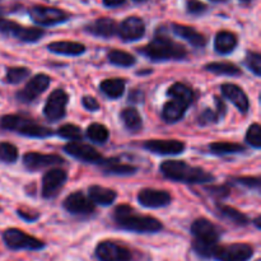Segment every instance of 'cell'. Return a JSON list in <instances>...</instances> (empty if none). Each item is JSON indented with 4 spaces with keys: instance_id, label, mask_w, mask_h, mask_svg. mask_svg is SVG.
Instances as JSON below:
<instances>
[{
    "instance_id": "obj_1",
    "label": "cell",
    "mask_w": 261,
    "mask_h": 261,
    "mask_svg": "<svg viewBox=\"0 0 261 261\" xmlns=\"http://www.w3.org/2000/svg\"><path fill=\"white\" fill-rule=\"evenodd\" d=\"M114 221L121 229L135 233H157L162 231L163 224L150 216L135 213L130 205H119L114 212Z\"/></svg>"
},
{
    "instance_id": "obj_2",
    "label": "cell",
    "mask_w": 261,
    "mask_h": 261,
    "mask_svg": "<svg viewBox=\"0 0 261 261\" xmlns=\"http://www.w3.org/2000/svg\"><path fill=\"white\" fill-rule=\"evenodd\" d=\"M193 234V249L198 256L203 259H212L213 251L219 245L221 231L216 224L206 218H199L191 224Z\"/></svg>"
},
{
    "instance_id": "obj_3",
    "label": "cell",
    "mask_w": 261,
    "mask_h": 261,
    "mask_svg": "<svg viewBox=\"0 0 261 261\" xmlns=\"http://www.w3.org/2000/svg\"><path fill=\"white\" fill-rule=\"evenodd\" d=\"M161 172L168 180L184 184H206L214 180L213 175L199 167H193L184 161H166L161 165Z\"/></svg>"
},
{
    "instance_id": "obj_4",
    "label": "cell",
    "mask_w": 261,
    "mask_h": 261,
    "mask_svg": "<svg viewBox=\"0 0 261 261\" xmlns=\"http://www.w3.org/2000/svg\"><path fill=\"white\" fill-rule=\"evenodd\" d=\"M139 53L153 61L182 60L188 55V51L181 43L162 35L155 36L152 42L139 48Z\"/></svg>"
},
{
    "instance_id": "obj_5",
    "label": "cell",
    "mask_w": 261,
    "mask_h": 261,
    "mask_svg": "<svg viewBox=\"0 0 261 261\" xmlns=\"http://www.w3.org/2000/svg\"><path fill=\"white\" fill-rule=\"evenodd\" d=\"M0 126L5 130L15 132L20 135L30 138H47L53 135V132L48 127L36 124L32 120L17 116V115H7L0 120Z\"/></svg>"
},
{
    "instance_id": "obj_6",
    "label": "cell",
    "mask_w": 261,
    "mask_h": 261,
    "mask_svg": "<svg viewBox=\"0 0 261 261\" xmlns=\"http://www.w3.org/2000/svg\"><path fill=\"white\" fill-rule=\"evenodd\" d=\"M3 241L8 249L14 250V251H19V250L38 251L46 247L45 242L17 228H9L3 232Z\"/></svg>"
},
{
    "instance_id": "obj_7",
    "label": "cell",
    "mask_w": 261,
    "mask_h": 261,
    "mask_svg": "<svg viewBox=\"0 0 261 261\" xmlns=\"http://www.w3.org/2000/svg\"><path fill=\"white\" fill-rule=\"evenodd\" d=\"M254 256V247L249 244L218 245L212 259L216 261H249Z\"/></svg>"
},
{
    "instance_id": "obj_8",
    "label": "cell",
    "mask_w": 261,
    "mask_h": 261,
    "mask_svg": "<svg viewBox=\"0 0 261 261\" xmlns=\"http://www.w3.org/2000/svg\"><path fill=\"white\" fill-rule=\"evenodd\" d=\"M98 261H134V255L130 249L114 241H101L94 250Z\"/></svg>"
},
{
    "instance_id": "obj_9",
    "label": "cell",
    "mask_w": 261,
    "mask_h": 261,
    "mask_svg": "<svg viewBox=\"0 0 261 261\" xmlns=\"http://www.w3.org/2000/svg\"><path fill=\"white\" fill-rule=\"evenodd\" d=\"M0 32L12 36L17 40L23 41V42H36L45 35V32L41 28L23 27V25L13 22V20L3 19V18H0Z\"/></svg>"
},
{
    "instance_id": "obj_10",
    "label": "cell",
    "mask_w": 261,
    "mask_h": 261,
    "mask_svg": "<svg viewBox=\"0 0 261 261\" xmlns=\"http://www.w3.org/2000/svg\"><path fill=\"white\" fill-rule=\"evenodd\" d=\"M68 94L64 89H55L51 92L43 107V115L50 121H58L65 116V106L68 103Z\"/></svg>"
},
{
    "instance_id": "obj_11",
    "label": "cell",
    "mask_w": 261,
    "mask_h": 261,
    "mask_svg": "<svg viewBox=\"0 0 261 261\" xmlns=\"http://www.w3.org/2000/svg\"><path fill=\"white\" fill-rule=\"evenodd\" d=\"M30 17L40 25H54L63 23L68 19V14L64 10L50 7H33L30 9Z\"/></svg>"
},
{
    "instance_id": "obj_12",
    "label": "cell",
    "mask_w": 261,
    "mask_h": 261,
    "mask_svg": "<svg viewBox=\"0 0 261 261\" xmlns=\"http://www.w3.org/2000/svg\"><path fill=\"white\" fill-rule=\"evenodd\" d=\"M50 83V76L46 75V74H37L30 79V82L25 84L22 91L18 92L17 98L23 103H30L33 99L37 98L40 94H42L48 88Z\"/></svg>"
},
{
    "instance_id": "obj_13",
    "label": "cell",
    "mask_w": 261,
    "mask_h": 261,
    "mask_svg": "<svg viewBox=\"0 0 261 261\" xmlns=\"http://www.w3.org/2000/svg\"><path fill=\"white\" fill-rule=\"evenodd\" d=\"M64 209L76 216H88L94 212V204L81 191H75L68 195L63 203Z\"/></svg>"
},
{
    "instance_id": "obj_14",
    "label": "cell",
    "mask_w": 261,
    "mask_h": 261,
    "mask_svg": "<svg viewBox=\"0 0 261 261\" xmlns=\"http://www.w3.org/2000/svg\"><path fill=\"white\" fill-rule=\"evenodd\" d=\"M66 172L60 168H53L43 175L42 196L45 199L54 198L66 181Z\"/></svg>"
},
{
    "instance_id": "obj_15",
    "label": "cell",
    "mask_w": 261,
    "mask_h": 261,
    "mask_svg": "<svg viewBox=\"0 0 261 261\" xmlns=\"http://www.w3.org/2000/svg\"><path fill=\"white\" fill-rule=\"evenodd\" d=\"M23 163L30 171H38L51 166L63 165L64 160L56 154H42V153L28 152L23 157Z\"/></svg>"
},
{
    "instance_id": "obj_16",
    "label": "cell",
    "mask_w": 261,
    "mask_h": 261,
    "mask_svg": "<svg viewBox=\"0 0 261 261\" xmlns=\"http://www.w3.org/2000/svg\"><path fill=\"white\" fill-rule=\"evenodd\" d=\"M172 200L170 193L155 189H143L138 194V201L145 208H163L167 206Z\"/></svg>"
},
{
    "instance_id": "obj_17",
    "label": "cell",
    "mask_w": 261,
    "mask_h": 261,
    "mask_svg": "<svg viewBox=\"0 0 261 261\" xmlns=\"http://www.w3.org/2000/svg\"><path fill=\"white\" fill-rule=\"evenodd\" d=\"M143 147L149 152L161 155H175L180 154L185 149V144L180 140H167V139H153L144 142Z\"/></svg>"
},
{
    "instance_id": "obj_18",
    "label": "cell",
    "mask_w": 261,
    "mask_h": 261,
    "mask_svg": "<svg viewBox=\"0 0 261 261\" xmlns=\"http://www.w3.org/2000/svg\"><path fill=\"white\" fill-rule=\"evenodd\" d=\"M64 150L68 153L71 157L76 158V160H81L83 162H89V163H101L105 160L98 152H97L94 148H92L91 145L83 144V143L79 142H73L69 143L64 147Z\"/></svg>"
},
{
    "instance_id": "obj_19",
    "label": "cell",
    "mask_w": 261,
    "mask_h": 261,
    "mask_svg": "<svg viewBox=\"0 0 261 261\" xmlns=\"http://www.w3.org/2000/svg\"><path fill=\"white\" fill-rule=\"evenodd\" d=\"M117 33L124 41H137L145 33V24L142 18L129 17L120 24Z\"/></svg>"
},
{
    "instance_id": "obj_20",
    "label": "cell",
    "mask_w": 261,
    "mask_h": 261,
    "mask_svg": "<svg viewBox=\"0 0 261 261\" xmlns=\"http://www.w3.org/2000/svg\"><path fill=\"white\" fill-rule=\"evenodd\" d=\"M222 93L223 96L226 97L227 99L232 102L237 109L240 110L241 112L246 114L247 110L250 107V102L249 98H247L246 93L244 92V89L240 88L239 86L236 84H231V83H226L221 87Z\"/></svg>"
},
{
    "instance_id": "obj_21",
    "label": "cell",
    "mask_w": 261,
    "mask_h": 261,
    "mask_svg": "<svg viewBox=\"0 0 261 261\" xmlns=\"http://www.w3.org/2000/svg\"><path fill=\"white\" fill-rule=\"evenodd\" d=\"M117 23L111 18H99L87 27V31L97 37L110 38L117 33Z\"/></svg>"
},
{
    "instance_id": "obj_22",
    "label": "cell",
    "mask_w": 261,
    "mask_h": 261,
    "mask_svg": "<svg viewBox=\"0 0 261 261\" xmlns=\"http://www.w3.org/2000/svg\"><path fill=\"white\" fill-rule=\"evenodd\" d=\"M171 27H172L171 30L173 31V33H175L176 36L186 40L190 45H193L194 47H204V46L206 45V38L204 37L201 33H199L198 31L194 30L193 27L176 24V23H173Z\"/></svg>"
},
{
    "instance_id": "obj_23",
    "label": "cell",
    "mask_w": 261,
    "mask_h": 261,
    "mask_svg": "<svg viewBox=\"0 0 261 261\" xmlns=\"http://www.w3.org/2000/svg\"><path fill=\"white\" fill-rule=\"evenodd\" d=\"M189 107V105H186L185 102L178 101V99L172 98L171 101H168L165 105L162 110V117L166 122L168 124H172V122H177L178 120H181L185 115L186 109Z\"/></svg>"
},
{
    "instance_id": "obj_24",
    "label": "cell",
    "mask_w": 261,
    "mask_h": 261,
    "mask_svg": "<svg viewBox=\"0 0 261 261\" xmlns=\"http://www.w3.org/2000/svg\"><path fill=\"white\" fill-rule=\"evenodd\" d=\"M47 48L51 53L60 54V55L78 56L86 53V46L79 42H71V41H56L47 45Z\"/></svg>"
},
{
    "instance_id": "obj_25",
    "label": "cell",
    "mask_w": 261,
    "mask_h": 261,
    "mask_svg": "<svg viewBox=\"0 0 261 261\" xmlns=\"http://www.w3.org/2000/svg\"><path fill=\"white\" fill-rule=\"evenodd\" d=\"M236 46L237 37L234 33L229 32V31H221L217 33L216 40H214V47H216L217 53L227 55V54H231L236 48Z\"/></svg>"
},
{
    "instance_id": "obj_26",
    "label": "cell",
    "mask_w": 261,
    "mask_h": 261,
    "mask_svg": "<svg viewBox=\"0 0 261 261\" xmlns=\"http://www.w3.org/2000/svg\"><path fill=\"white\" fill-rule=\"evenodd\" d=\"M88 195H89V199H91L93 203L98 204V205L107 206V205H111V204L114 203L117 194L115 193L114 190H111V189L94 185L88 189Z\"/></svg>"
},
{
    "instance_id": "obj_27",
    "label": "cell",
    "mask_w": 261,
    "mask_h": 261,
    "mask_svg": "<svg viewBox=\"0 0 261 261\" xmlns=\"http://www.w3.org/2000/svg\"><path fill=\"white\" fill-rule=\"evenodd\" d=\"M99 165L102 166L103 171H106L110 175H119V176H127L133 175L138 171L137 167L130 165H124L119 160H103Z\"/></svg>"
},
{
    "instance_id": "obj_28",
    "label": "cell",
    "mask_w": 261,
    "mask_h": 261,
    "mask_svg": "<svg viewBox=\"0 0 261 261\" xmlns=\"http://www.w3.org/2000/svg\"><path fill=\"white\" fill-rule=\"evenodd\" d=\"M99 88L110 98H119L125 92V81L121 78L106 79L99 84Z\"/></svg>"
},
{
    "instance_id": "obj_29",
    "label": "cell",
    "mask_w": 261,
    "mask_h": 261,
    "mask_svg": "<svg viewBox=\"0 0 261 261\" xmlns=\"http://www.w3.org/2000/svg\"><path fill=\"white\" fill-rule=\"evenodd\" d=\"M218 212H219V216L222 217L223 219L228 221L229 223H233L236 226H247L250 223L249 218L247 216H245L244 213L239 212L237 209L232 208V206L228 205H221L218 206Z\"/></svg>"
},
{
    "instance_id": "obj_30",
    "label": "cell",
    "mask_w": 261,
    "mask_h": 261,
    "mask_svg": "<svg viewBox=\"0 0 261 261\" xmlns=\"http://www.w3.org/2000/svg\"><path fill=\"white\" fill-rule=\"evenodd\" d=\"M121 120L124 122L125 127L130 132L135 133L138 130L142 129L143 126V121H142V116L139 115V112L137 111L133 107H127V109H124L121 111Z\"/></svg>"
},
{
    "instance_id": "obj_31",
    "label": "cell",
    "mask_w": 261,
    "mask_h": 261,
    "mask_svg": "<svg viewBox=\"0 0 261 261\" xmlns=\"http://www.w3.org/2000/svg\"><path fill=\"white\" fill-rule=\"evenodd\" d=\"M168 96L171 98H176L178 101L185 102L186 105L190 106L193 103L194 99V92L190 87H188L186 84L184 83H175L170 87L168 89Z\"/></svg>"
},
{
    "instance_id": "obj_32",
    "label": "cell",
    "mask_w": 261,
    "mask_h": 261,
    "mask_svg": "<svg viewBox=\"0 0 261 261\" xmlns=\"http://www.w3.org/2000/svg\"><path fill=\"white\" fill-rule=\"evenodd\" d=\"M107 59H109V61L112 65L122 66V68L133 66L135 64V61H137V59L132 54L122 50H111L109 53V55H107Z\"/></svg>"
},
{
    "instance_id": "obj_33",
    "label": "cell",
    "mask_w": 261,
    "mask_h": 261,
    "mask_svg": "<svg viewBox=\"0 0 261 261\" xmlns=\"http://www.w3.org/2000/svg\"><path fill=\"white\" fill-rule=\"evenodd\" d=\"M209 149L213 154L217 155H227L234 154V153L244 152L245 148L241 144L237 143H228V142H216L209 145Z\"/></svg>"
},
{
    "instance_id": "obj_34",
    "label": "cell",
    "mask_w": 261,
    "mask_h": 261,
    "mask_svg": "<svg viewBox=\"0 0 261 261\" xmlns=\"http://www.w3.org/2000/svg\"><path fill=\"white\" fill-rule=\"evenodd\" d=\"M205 69L211 73L218 75H240L241 70L236 65L231 63H211L205 66Z\"/></svg>"
},
{
    "instance_id": "obj_35",
    "label": "cell",
    "mask_w": 261,
    "mask_h": 261,
    "mask_svg": "<svg viewBox=\"0 0 261 261\" xmlns=\"http://www.w3.org/2000/svg\"><path fill=\"white\" fill-rule=\"evenodd\" d=\"M87 137L94 143H105L110 137L107 127L102 124H92L87 127Z\"/></svg>"
},
{
    "instance_id": "obj_36",
    "label": "cell",
    "mask_w": 261,
    "mask_h": 261,
    "mask_svg": "<svg viewBox=\"0 0 261 261\" xmlns=\"http://www.w3.org/2000/svg\"><path fill=\"white\" fill-rule=\"evenodd\" d=\"M28 75H30V69L28 68H23V66L9 68L7 71V76H5V82L9 84H17L24 81Z\"/></svg>"
},
{
    "instance_id": "obj_37",
    "label": "cell",
    "mask_w": 261,
    "mask_h": 261,
    "mask_svg": "<svg viewBox=\"0 0 261 261\" xmlns=\"http://www.w3.org/2000/svg\"><path fill=\"white\" fill-rule=\"evenodd\" d=\"M59 137L64 138V139L68 140H73V142H76V140L82 139V130L79 126H75V125L71 124H66L63 125V126L59 127L58 130Z\"/></svg>"
},
{
    "instance_id": "obj_38",
    "label": "cell",
    "mask_w": 261,
    "mask_h": 261,
    "mask_svg": "<svg viewBox=\"0 0 261 261\" xmlns=\"http://www.w3.org/2000/svg\"><path fill=\"white\" fill-rule=\"evenodd\" d=\"M18 158V149L7 142L0 143V161L5 163L15 162Z\"/></svg>"
},
{
    "instance_id": "obj_39",
    "label": "cell",
    "mask_w": 261,
    "mask_h": 261,
    "mask_svg": "<svg viewBox=\"0 0 261 261\" xmlns=\"http://www.w3.org/2000/svg\"><path fill=\"white\" fill-rule=\"evenodd\" d=\"M246 140L251 147L259 149L261 148V127L259 124H252L246 134Z\"/></svg>"
},
{
    "instance_id": "obj_40",
    "label": "cell",
    "mask_w": 261,
    "mask_h": 261,
    "mask_svg": "<svg viewBox=\"0 0 261 261\" xmlns=\"http://www.w3.org/2000/svg\"><path fill=\"white\" fill-rule=\"evenodd\" d=\"M246 63L247 68L252 71L256 76L261 75V56L257 53H249L246 56Z\"/></svg>"
},
{
    "instance_id": "obj_41",
    "label": "cell",
    "mask_w": 261,
    "mask_h": 261,
    "mask_svg": "<svg viewBox=\"0 0 261 261\" xmlns=\"http://www.w3.org/2000/svg\"><path fill=\"white\" fill-rule=\"evenodd\" d=\"M219 116L217 112H214L213 110L211 109H205L203 111V114L199 116V124L200 125H209V124H214V122L218 121Z\"/></svg>"
},
{
    "instance_id": "obj_42",
    "label": "cell",
    "mask_w": 261,
    "mask_h": 261,
    "mask_svg": "<svg viewBox=\"0 0 261 261\" xmlns=\"http://www.w3.org/2000/svg\"><path fill=\"white\" fill-rule=\"evenodd\" d=\"M186 8H188V12L194 15H199L206 10V5L199 2V0H188L186 2Z\"/></svg>"
},
{
    "instance_id": "obj_43",
    "label": "cell",
    "mask_w": 261,
    "mask_h": 261,
    "mask_svg": "<svg viewBox=\"0 0 261 261\" xmlns=\"http://www.w3.org/2000/svg\"><path fill=\"white\" fill-rule=\"evenodd\" d=\"M234 182L239 185L246 186L249 189H260V180L257 177H239L234 178Z\"/></svg>"
},
{
    "instance_id": "obj_44",
    "label": "cell",
    "mask_w": 261,
    "mask_h": 261,
    "mask_svg": "<svg viewBox=\"0 0 261 261\" xmlns=\"http://www.w3.org/2000/svg\"><path fill=\"white\" fill-rule=\"evenodd\" d=\"M82 103H83L84 109L88 110V111H97L99 109V103L94 97L84 96L83 99H82Z\"/></svg>"
},
{
    "instance_id": "obj_45",
    "label": "cell",
    "mask_w": 261,
    "mask_h": 261,
    "mask_svg": "<svg viewBox=\"0 0 261 261\" xmlns=\"http://www.w3.org/2000/svg\"><path fill=\"white\" fill-rule=\"evenodd\" d=\"M209 191L212 194H216L218 198H224V196L229 195V189L226 186H217V188H209Z\"/></svg>"
},
{
    "instance_id": "obj_46",
    "label": "cell",
    "mask_w": 261,
    "mask_h": 261,
    "mask_svg": "<svg viewBox=\"0 0 261 261\" xmlns=\"http://www.w3.org/2000/svg\"><path fill=\"white\" fill-rule=\"evenodd\" d=\"M18 216L27 222H35L36 219L38 218V214H36V213L30 214V213H25V212H22V211H18Z\"/></svg>"
},
{
    "instance_id": "obj_47",
    "label": "cell",
    "mask_w": 261,
    "mask_h": 261,
    "mask_svg": "<svg viewBox=\"0 0 261 261\" xmlns=\"http://www.w3.org/2000/svg\"><path fill=\"white\" fill-rule=\"evenodd\" d=\"M103 4L109 8L119 7V5H122L125 3V0H102Z\"/></svg>"
},
{
    "instance_id": "obj_48",
    "label": "cell",
    "mask_w": 261,
    "mask_h": 261,
    "mask_svg": "<svg viewBox=\"0 0 261 261\" xmlns=\"http://www.w3.org/2000/svg\"><path fill=\"white\" fill-rule=\"evenodd\" d=\"M216 103L217 106H218V112H217V114H218V116L222 117L224 115V112H226V106H224V103L221 101V98H218V97H216Z\"/></svg>"
},
{
    "instance_id": "obj_49",
    "label": "cell",
    "mask_w": 261,
    "mask_h": 261,
    "mask_svg": "<svg viewBox=\"0 0 261 261\" xmlns=\"http://www.w3.org/2000/svg\"><path fill=\"white\" fill-rule=\"evenodd\" d=\"M255 226H256L257 229H260V218H259V217L255 219Z\"/></svg>"
},
{
    "instance_id": "obj_50",
    "label": "cell",
    "mask_w": 261,
    "mask_h": 261,
    "mask_svg": "<svg viewBox=\"0 0 261 261\" xmlns=\"http://www.w3.org/2000/svg\"><path fill=\"white\" fill-rule=\"evenodd\" d=\"M135 3H144V2H147V0H134Z\"/></svg>"
},
{
    "instance_id": "obj_51",
    "label": "cell",
    "mask_w": 261,
    "mask_h": 261,
    "mask_svg": "<svg viewBox=\"0 0 261 261\" xmlns=\"http://www.w3.org/2000/svg\"><path fill=\"white\" fill-rule=\"evenodd\" d=\"M212 2H217V3H219V2H226V0H212Z\"/></svg>"
},
{
    "instance_id": "obj_52",
    "label": "cell",
    "mask_w": 261,
    "mask_h": 261,
    "mask_svg": "<svg viewBox=\"0 0 261 261\" xmlns=\"http://www.w3.org/2000/svg\"><path fill=\"white\" fill-rule=\"evenodd\" d=\"M242 3H249V2H251V0H241Z\"/></svg>"
}]
</instances>
